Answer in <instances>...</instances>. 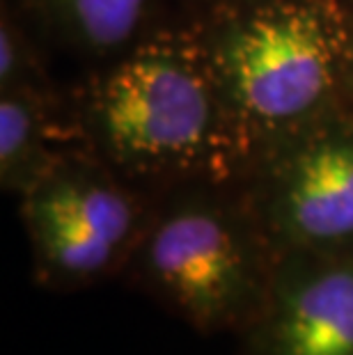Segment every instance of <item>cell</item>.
<instances>
[{"label":"cell","mask_w":353,"mask_h":355,"mask_svg":"<svg viewBox=\"0 0 353 355\" xmlns=\"http://www.w3.org/2000/svg\"><path fill=\"white\" fill-rule=\"evenodd\" d=\"M106 154L133 175H189L232 161L243 138L207 49L165 37L126 55L89 99Z\"/></svg>","instance_id":"obj_1"},{"label":"cell","mask_w":353,"mask_h":355,"mask_svg":"<svg viewBox=\"0 0 353 355\" xmlns=\"http://www.w3.org/2000/svg\"><path fill=\"white\" fill-rule=\"evenodd\" d=\"M347 85L353 89V37H351V53H349V64H347Z\"/></svg>","instance_id":"obj_10"},{"label":"cell","mask_w":353,"mask_h":355,"mask_svg":"<svg viewBox=\"0 0 353 355\" xmlns=\"http://www.w3.org/2000/svg\"><path fill=\"white\" fill-rule=\"evenodd\" d=\"M24 216L40 273L58 284L110 273L145 232L138 200L87 163H58L26 193Z\"/></svg>","instance_id":"obj_4"},{"label":"cell","mask_w":353,"mask_h":355,"mask_svg":"<svg viewBox=\"0 0 353 355\" xmlns=\"http://www.w3.org/2000/svg\"><path fill=\"white\" fill-rule=\"evenodd\" d=\"M252 211L277 254L353 252V126L314 128L284 149Z\"/></svg>","instance_id":"obj_5"},{"label":"cell","mask_w":353,"mask_h":355,"mask_svg":"<svg viewBox=\"0 0 353 355\" xmlns=\"http://www.w3.org/2000/svg\"><path fill=\"white\" fill-rule=\"evenodd\" d=\"M53 163L46 149L44 110L28 87L3 89L0 101V179L10 191L28 193L49 175Z\"/></svg>","instance_id":"obj_7"},{"label":"cell","mask_w":353,"mask_h":355,"mask_svg":"<svg viewBox=\"0 0 353 355\" xmlns=\"http://www.w3.org/2000/svg\"><path fill=\"white\" fill-rule=\"evenodd\" d=\"M133 252L149 289L207 335L257 321L280 259L255 211L205 198L165 211Z\"/></svg>","instance_id":"obj_3"},{"label":"cell","mask_w":353,"mask_h":355,"mask_svg":"<svg viewBox=\"0 0 353 355\" xmlns=\"http://www.w3.org/2000/svg\"><path fill=\"white\" fill-rule=\"evenodd\" d=\"M26 69V49L21 44V37L10 21L3 19L0 28V80L3 89L24 87V71Z\"/></svg>","instance_id":"obj_9"},{"label":"cell","mask_w":353,"mask_h":355,"mask_svg":"<svg viewBox=\"0 0 353 355\" xmlns=\"http://www.w3.org/2000/svg\"><path fill=\"white\" fill-rule=\"evenodd\" d=\"M351 37L335 0H266L225 21L207 53L243 142L314 122L347 83Z\"/></svg>","instance_id":"obj_2"},{"label":"cell","mask_w":353,"mask_h":355,"mask_svg":"<svg viewBox=\"0 0 353 355\" xmlns=\"http://www.w3.org/2000/svg\"><path fill=\"white\" fill-rule=\"evenodd\" d=\"M149 0H51L83 44L112 49L124 44L138 28Z\"/></svg>","instance_id":"obj_8"},{"label":"cell","mask_w":353,"mask_h":355,"mask_svg":"<svg viewBox=\"0 0 353 355\" xmlns=\"http://www.w3.org/2000/svg\"><path fill=\"white\" fill-rule=\"evenodd\" d=\"M252 355H353V252L280 254Z\"/></svg>","instance_id":"obj_6"}]
</instances>
